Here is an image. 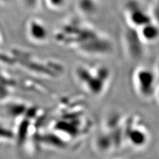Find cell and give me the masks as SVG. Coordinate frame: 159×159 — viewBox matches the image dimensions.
<instances>
[{
	"label": "cell",
	"instance_id": "1",
	"mask_svg": "<svg viewBox=\"0 0 159 159\" xmlns=\"http://www.w3.org/2000/svg\"><path fill=\"white\" fill-rule=\"evenodd\" d=\"M76 76L84 88L88 89L89 92L99 95L105 88L109 76L107 68H96V76L93 75L92 68L79 67L76 70Z\"/></svg>",
	"mask_w": 159,
	"mask_h": 159
},
{
	"label": "cell",
	"instance_id": "2",
	"mask_svg": "<svg viewBox=\"0 0 159 159\" xmlns=\"http://www.w3.org/2000/svg\"><path fill=\"white\" fill-rule=\"evenodd\" d=\"M157 74L153 70L146 67L137 68L133 72L132 80L134 88L141 97L148 99L155 95Z\"/></svg>",
	"mask_w": 159,
	"mask_h": 159
},
{
	"label": "cell",
	"instance_id": "3",
	"mask_svg": "<svg viewBox=\"0 0 159 159\" xmlns=\"http://www.w3.org/2000/svg\"><path fill=\"white\" fill-rule=\"evenodd\" d=\"M142 125H130V127H127L125 134L127 136V141L132 145L139 147L144 146L148 141V133L146 129Z\"/></svg>",
	"mask_w": 159,
	"mask_h": 159
},
{
	"label": "cell",
	"instance_id": "4",
	"mask_svg": "<svg viewBox=\"0 0 159 159\" xmlns=\"http://www.w3.org/2000/svg\"><path fill=\"white\" fill-rule=\"evenodd\" d=\"M29 35L37 41H43L47 38V31L45 26L38 21H31L29 25Z\"/></svg>",
	"mask_w": 159,
	"mask_h": 159
},
{
	"label": "cell",
	"instance_id": "5",
	"mask_svg": "<svg viewBox=\"0 0 159 159\" xmlns=\"http://www.w3.org/2000/svg\"><path fill=\"white\" fill-rule=\"evenodd\" d=\"M143 35L144 39L151 41L157 38L158 31L155 27H148L143 30Z\"/></svg>",
	"mask_w": 159,
	"mask_h": 159
},
{
	"label": "cell",
	"instance_id": "6",
	"mask_svg": "<svg viewBox=\"0 0 159 159\" xmlns=\"http://www.w3.org/2000/svg\"><path fill=\"white\" fill-rule=\"evenodd\" d=\"M46 1L47 2V3H48V4L51 6L55 8H58L62 6V5L64 3L65 0H46Z\"/></svg>",
	"mask_w": 159,
	"mask_h": 159
},
{
	"label": "cell",
	"instance_id": "7",
	"mask_svg": "<svg viewBox=\"0 0 159 159\" xmlns=\"http://www.w3.org/2000/svg\"><path fill=\"white\" fill-rule=\"evenodd\" d=\"M155 95L156 96L157 99L159 102V86H157L156 89H155Z\"/></svg>",
	"mask_w": 159,
	"mask_h": 159
},
{
	"label": "cell",
	"instance_id": "8",
	"mask_svg": "<svg viewBox=\"0 0 159 159\" xmlns=\"http://www.w3.org/2000/svg\"><path fill=\"white\" fill-rule=\"evenodd\" d=\"M155 71L156 72V74H159V61L157 63V67H156V69L155 70Z\"/></svg>",
	"mask_w": 159,
	"mask_h": 159
}]
</instances>
